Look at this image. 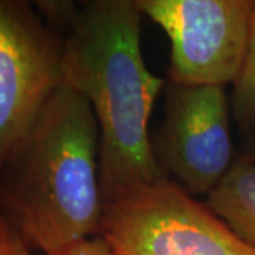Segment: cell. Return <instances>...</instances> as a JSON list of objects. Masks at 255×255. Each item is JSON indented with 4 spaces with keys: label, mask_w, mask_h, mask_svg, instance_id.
<instances>
[{
    "label": "cell",
    "mask_w": 255,
    "mask_h": 255,
    "mask_svg": "<svg viewBox=\"0 0 255 255\" xmlns=\"http://www.w3.org/2000/svg\"><path fill=\"white\" fill-rule=\"evenodd\" d=\"M233 85L230 107L241 132L255 135V1L250 18L244 58Z\"/></svg>",
    "instance_id": "8"
},
{
    "label": "cell",
    "mask_w": 255,
    "mask_h": 255,
    "mask_svg": "<svg viewBox=\"0 0 255 255\" xmlns=\"http://www.w3.org/2000/svg\"><path fill=\"white\" fill-rule=\"evenodd\" d=\"M100 236L115 255H255L207 203L170 179L107 201Z\"/></svg>",
    "instance_id": "3"
},
{
    "label": "cell",
    "mask_w": 255,
    "mask_h": 255,
    "mask_svg": "<svg viewBox=\"0 0 255 255\" xmlns=\"http://www.w3.org/2000/svg\"><path fill=\"white\" fill-rule=\"evenodd\" d=\"M238 157L246 160L248 163L255 164V135L247 139L244 149L241 153H238Z\"/></svg>",
    "instance_id": "12"
},
{
    "label": "cell",
    "mask_w": 255,
    "mask_h": 255,
    "mask_svg": "<svg viewBox=\"0 0 255 255\" xmlns=\"http://www.w3.org/2000/svg\"><path fill=\"white\" fill-rule=\"evenodd\" d=\"M100 127L65 82L0 166V219L24 244L54 255L101 234Z\"/></svg>",
    "instance_id": "2"
},
{
    "label": "cell",
    "mask_w": 255,
    "mask_h": 255,
    "mask_svg": "<svg viewBox=\"0 0 255 255\" xmlns=\"http://www.w3.org/2000/svg\"><path fill=\"white\" fill-rule=\"evenodd\" d=\"M54 255H115V253L104 238L97 236L82 240Z\"/></svg>",
    "instance_id": "10"
},
{
    "label": "cell",
    "mask_w": 255,
    "mask_h": 255,
    "mask_svg": "<svg viewBox=\"0 0 255 255\" xmlns=\"http://www.w3.org/2000/svg\"><path fill=\"white\" fill-rule=\"evenodd\" d=\"M0 255H30L24 241L0 219Z\"/></svg>",
    "instance_id": "11"
},
{
    "label": "cell",
    "mask_w": 255,
    "mask_h": 255,
    "mask_svg": "<svg viewBox=\"0 0 255 255\" xmlns=\"http://www.w3.org/2000/svg\"><path fill=\"white\" fill-rule=\"evenodd\" d=\"M255 0H136L170 40L169 80L233 84L244 58Z\"/></svg>",
    "instance_id": "5"
},
{
    "label": "cell",
    "mask_w": 255,
    "mask_h": 255,
    "mask_svg": "<svg viewBox=\"0 0 255 255\" xmlns=\"http://www.w3.org/2000/svg\"><path fill=\"white\" fill-rule=\"evenodd\" d=\"M63 46L33 3L0 0V166L63 85Z\"/></svg>",
    "instance_id": "6"
},
{
    "label": "cell",
    "mask_w": 255,
    "mask_h": 255,
    "mask_svg": "<svg viewBox=\"0 0 255 255\" xmlns=\"http://www.w3.org/2000/svg\"><path fill=\"white\" fill-rule=\"evenodd\" d=\"M33 4L44 21L57 27H67L68 31L80 13V7L68 0H37Z\"/></svg>",
    "instance_id": "9"
},
{
    "label": "cell",
    "mask_w": 255,
    "mask_h": 255,
    "mask_svg": "<svg viewBox=\"0 0 255 255\" xmlns=\"http://www.w3.org/2000/svg\"><path fill=\"white\" fill-rule=\"evenodd\" d=\"M214 213L238 237L255 248V164L237 156L207 199Z\"/></svg>",
    "instance_id": "7"
},
{
    "label": "cell",
    "mask_w": 255,
    "mask_h": 255,
    "mask_svg": "<svg viewBox=\"0 0 255 255\" xmlns=\"http://www.w3.org/2000/svg\"><path fill=\"white\" fill-rule=\"evenodd\" d=\"M224 85H166L163 124L150 139L164 176L190 194L216 189L237 156Z\"/></svg>",
    "instance_id": "4"
},
{
    "label": "cell",
    "mask_w": 255,
    "mask_h": 255,
    "mask_svg": "<svg viewBox=\"0 0 255 255\" xmlns=\"http://www.w3.org/2000/svg\"><path fill=\"white\" fill-rule=\"evenodd\" d=\"M136 0L85 1L64 38V82L90 102L100 127L104 201L167 179L156 163L149 119L164 80L146 67Z\"/></svg>",
    "instance_id": "1"
}]
</instances>
